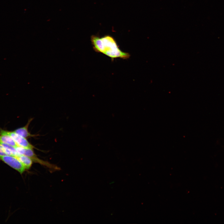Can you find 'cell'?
I'll list each match as a JSON object with an SVG mask.
<instances>
[{
    "instance_id": "6da1fadb",
    "label": "cell",
    "mask_w": 224,
    "mask_h": 224,
    "mask_svg": "<svg viewBox=\"0 0 224 224\" xmlns=\"http://www.w3.org/2000/svg\"><path fill=\"white\" fill-rule=\"evenodd\" d=\"M91 41L96 52L102 53L112 59L118 58L127 59L130 57L128 53L123 52L120 49L115 40L110 35L100 37L92 35L91 37Z\"/></svg>"
},
{
    "instance_id": "7a4b0ae2",
    "label": "cell",
    "mask_w": 224,
    "mask_h": 224,
    "mask_svg": "<svg viewBox=\"0 0 224 224\" xmlns=\"http://www.w3.org/2000/svg\"><path fill=\"white\" fill-rule=\"evenodd\" d=\"M0 159L9 166L22 174L25 168L17 157L11 155H3L0 156Z\"/></svg>"
},
{
    "instance_id": "3957f363",
    "label": "cell",
    "mask_w": 224,
    "mask_h": 224,
    "mask_svg": "<svg viewBox=\"0 0 224 224\" xmlns=\"http://www.w3.org/2000/svg\"><path fill=\"white\" fill-rule=\"evenodd\" d=\"M0 132L1 135H7L11 137L18 146L25 148L32 149L35 148L34 146L28 142L26 138L16 134L14 132H10L1 130Z\"/></svg>"
},
{
    "instance_id": "277c9868",
    "label": "cell",
    "mask_w": 224,
    "mask_h": 224,
    "mask_svg": "<svg viewBox=\"0 0 224 224\" xmlns=\"http://www.w3.org/2000/svg\"><path fill=\"white\" fill-rule=\"evenodd\" d=\"M23 155L30 157L32 160L33 162L39 163L50 169L54 170L59 169V168L56 165L39 158L35 153L32 148H25Z\"/></svg>"
},
{
    "instance_id": "5b68a950",
    "label": "cell",
    "mask_w": 224,
    "mask_h": 224,
    "mask_svg": "<svg viewBox=\"0 0 224 224\" xmlns=\"http://www.w3.org/2000/svg\"><path fill=\"white\" fill-rule=\"evenodd\" d=\"M33 119V118L30 119L25 126L16 129L14 132L16 134L26 138L29 137H34L38 136V135L31 134L28 130L29 125Z\"/></svg>"
},
{
    "instance_id": "8992f818",
    "label": "cell",
    "mask_w": 224,
    "mask_h": 224,
    "mask_svg": "<svg viewBox=\"0 0 224 224\" xmlns=\"http://www.w3.org/2000/svg\"><path fill=\"white\" fill-rule=\"evenodd\" d=\"M23 164L26 169H29L31 166L33 161L30 157L25 155L16 156Z\"/></svg>"
},
{
    "instance_id": "52a82bcc",
    "label": "cell",
    "mask_w": 224,
    "mask_h": 224,
    "mask_svg": "<svg viewBox=\"0 0 224 224\" xmlns=\"http://www.w3.org/2000/svg\"><path fill=\"white\" fill-rule=\"evenodd\" d=\"M0 142L9 144L14 147L18 146L12 138L7 135H0Z\"/></svg>"
},
{
    "instance_id": "ba28073f",
    "label": "cell",
    "mask_w": 224,
    "mask_h": 224,
    "mask_svg": "<svg viewBox=\"0 0 224 224\" xmlns=\"http://www.w3.org/2000/svg\"><path fill=\"white\" fill-rule=\"evenodd\" d=\"M0 144L2 147L9 151L12 154V156H17L19 155L17 152L15 147L0 142Z\"/></svg>"
},
{
    "instance_id": "9c48e42d",
    "label": "cell",
    "mask_w": 224,
    "mask_h": 224,
    "mask_svg": "<svg viewBox=\"0 0 224 224\" xmlns=\"http://www.w3.org/2000/svg\"><path fill=\"white\" fill-rule=\"evenodd\" d=\"M7 155L2 145L0 144V156L3 155Z\"/></svg>"
}]
</instances>
